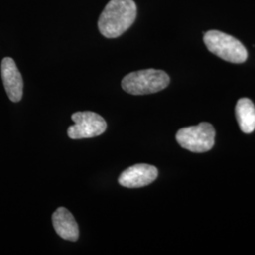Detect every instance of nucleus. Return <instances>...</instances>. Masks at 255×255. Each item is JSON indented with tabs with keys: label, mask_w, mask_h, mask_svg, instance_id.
I'll return each instance as SVG.
<instances>
[{
	"label": "nucleus",
	"mask_w": 255,
	"mask_h": 255,
	"mask_svg": "<svg viewBox=\"0 0 255 255\" xmlns=\"http://www.w3.org/2000/svg\"><path fill=\"white\" fill-rule=\"evenodd\" d=\"M71 119L75 124L67 129V135L71 139L100 136L107 128L105 119L93 112H78Z\"/></svg>",
	"instance_id": "nucleus-5"
},
{
	"label": "nucleus",
	"mask_w": 255,
	"mask_h": 255,
	"mask_svg": "<svg viewBox=\"0 0 255 255\" xmlns=\"http://www.w3.org/2000/svg\"><path fill=\"white\" fill-rule=\"evenodd\" d=\"M158 176L157 168L146 164H137L127 168L120 174V185L128 188H139L154 182Z\"/></svg>",
	"instance_id": "nucleus-6"
},
{
	"label": "nucleus",
	"mask_w": 255,
	"mask_h": 255,
	"mask_svg": "<svg viewBox=\"0 0 255 255\" xmlns=\"http://www.w3.org/2000/svg\"><path fill=\"white\" fill-rule=\"evenodd\" d=\"M170 78L163 70L145 69L128 74L121 82L123 90L134 96L154 94L168 86Z\"/></svg>",
	"instance_id": "nucleus-2"
},
{
	"label": "nucleus",
	"mask_w": 255,
	"mask_h": 255,
	"mask_svg": "<svg viewBox=\"0 0 255 255\" xmlns=\"http://www.w3.org/2000/svg\"><path fill=\"white\" fill-rule=\"evenodd\" d=\"M238 125L245 133H252L255 129V106L249 99H240L236 107Z\"/></svg>",
	"instance_id": "nucleus-9"
},
{
	"label": "nucleus",
	"mask_w": 255,
	"mask_h": 255,
	"mask_svg": "<svg viewBox=\"0 0 255 255\" xmlns=\"http://www.w3.org/2000/svg\"><path fill=\"white\" fill-rule=\"evenodd\" d=\"M1 77L9 100L19 102L23 97V79L14 61L11 58H4L1 63Z\"/></svg>",
	"instance_id": "nucleus-7"
},
{
	"label": "nucleus",
	"mask_w": 255,
	"mask_h": 255,
	"mask_svg": "<svg viewBox=\"0 0 255 255\" xmlns=\"http://www.w3.org/2000/svg\"><path fill=\"white\" fill-rule=\"evenodd\" d=\"M136 14L133 0H110L99 19V29L106 38H118L131 27Z\"/></svg>",
	"instance_id": "nucleus-1"
},
{
	"label": "nucleus",
	"mask_w": 255,
	"mask_h": 255,
	"mask_svg": "<svg viewBox=\"0 0 255 255\" xmlns=\"http://www.w3.org/2000/svg\"><path fill=\"white\" fill-rule=\"evenodd\" d=\"M55 232L64 240L75 242L79 238V226L73 215L64 207H60L52 215Z\"/></svg>",
	"instance_id": "nucleus-8"
},
{
	"label": "nucleus",
	"mask_w": 255,
	"mask_h": 255,
	"mask_svg": "<svg viewBox=\"0 0 255 255\" xmlns=\"http://www.w3.org/2000/svg\"><path fill=\"white\" fill-rule=\"evenodd\" d=\"M216 130L207 122L200 123L198 126L182 128L178 130L176 140L179 145L196 153L206 152L212 149L215 144Z\"/></svg>",
	"instance_id": "nucleus-4"
},
{
	"label": "nucleus",
	"mask_w": 255,
	"mask_h": 255,
	"mask_svg": "<svg viewBox=\"0 0 255 255\" xmlns=\"http://www.w3.org/2000/svg\"><path fill=\"white\" fill-rule=\"evenodd\" d=\"M203 41L211 53L226 62L233 64L246 62V47L235 37L219 30H209L204 34Z\"/></svg>",
	"instance_id": "nucleus-3"
}]
</instances>
